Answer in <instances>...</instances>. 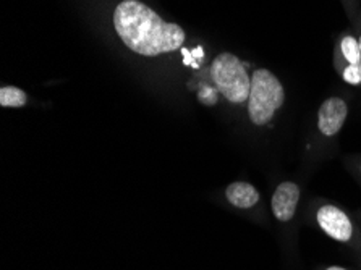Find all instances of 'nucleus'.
Returning <instances> with one entry per match:
<instances>
[{
	"label": "nucleus",
	"mask_w": 361,
	"mask_h": 270,
	"mask_svg": "<svg viewBox=\"0 0 361 270\" xmlns=\"http://www.w3.org/2000/svg\"><path fill=\"white\" fill-rule=\"evenodd\" d=\"M114 26L130 51L145 57L178 51L185 31L177 23H167L140 0H123L114 12Z\"/></svg>",
	"instance_id": "obj_1"
},
{
	"label": "nucleus",
	"mask_w": 361,
	"mask_h": 270,
	"mask_svg": "<svg viewBox=\"0 0 361 270\" xmlns=\"http://www.w3.org/2000/svg\"><path fill=\"white\" fill-rule=\"evenodd\" d=\"M286 92L282 82L269 70L259 68L251 76V90L248 96V115L251 123L262 126L274 118L282 107Z\"/></svg>",
	"instance_id": "obj_2"
},
{
	"label": "nucleus",
	"mask_w": 361,
	"mask_h": 270,
	"mask_svg": "<svg viewBox=\"0 0 361 270\" xmlns=\"http://www.w3.org/2000/svg\"><path fill=\"white\" fill-rule=\"evenodd\" d=\"M209 73L217 91L228 102L242 104L248 101L251 90V76L248 75L246 67L237 55L231 52L219 54L212 60Z\"/></svg>",
	"instance_id": "obj_3"
},
{
	"label": "nucleus",
	"mask_w": 361,
	"mask_h": 270,
	"mask_svg": "<svg viewBox=\"0 0 361 270\" xmlns=\"http://www.w3.org/2000/svg\"><path fill=\"white\" fill-rule=\"evenodd\" d=\"M314 222L321 231L342 245H350L357 241V227L348 214L336 204L322 202L314 212Z\"/></svg>",
	"instance_id": "obj_4"
},
{
	"label": "nucleus",
	"mask_w": 361,
	"mask_h": 270,
	"mask_svg": "<svg viewBox=\"0 0 361 270\" xmlns=\"http://www.w3.org/2000/svg\"><path fill=\"white\" fill-rule=\"evenodd\" d=\"M302 190L295 181H282L272 192L271 211L279 223H290L297 216Z\"/></svg>",
	"instance_id": "obj_5"
},
{
	"label": "nucleus",
	"mask_w": 361,
	"mask_h": 270,
	"mask_svg": "<svg viewBox=\"0 0 361 270\" xmlns=\"http://www.w3.org/2000/svg\"><path fill=\"white\" fill-rule=\"evenodd\" d=\"M348 115L347 102L341 97H329L318 110V128L324 136H336Z\"/></svg>",
	"instance_id": "obj_6"
},
{
	"label": "nucleus",
	"mask_w": 361,
	"mask_h": 270,
	"mask_svg": "<svg viewBox=\"0 0 361 270\" xmlns=\"http://www.w3.org/2000/svg\"><path fill=\"white\" fill-rule=\"evenodd\" d=\"M226 201L238 211H253L261 202V195L248 181H233L224 191Z\"/></svg>",
	"instance_id": "obj_7"
},
{
	"label": "nucleus",
	"mask_w": 361,
	"mask_h": 270,
	"mask_svg": "<svg viewBox=\"0 0 361 270\" xmlns=\"http://www.w3.org/2000/svg\"><path fill=\"white\" fill-rule=\"evenodd\" d=\"M26 102H28V96L20 87L4 86L0 90V106L2 107H23Z\"/></svg>",
	"instance_id": "obj_8"
},
{
	"label": "nucleus",
	"mask_w": 361,
	"mask_h": 270,
	"mask_svg": "<svg viewBox=\"0 0 361 270\" xmlns=\"http://www.w3.org/2000/svg\"><path fill=\"white\" fill-rule=\"evenodd\" d=\"M341 49L348 65H361V49L358 39H355L353 36H345L342 39Z\"/></svg>",
	"instance_id": "obj_9"
},
{
	"label": "nucleus",
	"mask_w": 361,
	"mask_h": 270,
	"mask_svg": "<svg viewBox=\"0 0 361 270\" xmlns=\"http://www.w3.org/2000/svg\"><path fill=\"white\" fill-rule=\"evenodd\" d=\"M217 87H211L207 85H202L198 91V99L204 106H214L217 102Z\"/></svg>",
	"instance_id": "obj_10"
},
{
	"label": "nucleus",
	"mask_w": 361,
	"mask_h": 270,
	"mask_svg": "<svg viewBox=\"0 0 361 270\" xmlns=\"http://www.w3.org/2000/svg\"><path fill=\"white\" fill-rule=\"evenodd\" d=\"M343 80H345L348 85L357 86L361 82V65H348V67L343 70Z\"/></svg>",
	"instance_id": "obj_11"
},
{
	"label": "nucleus",
	"mask_w": 361,
	"mask_h": 270,
	"mask_svg": "<svg viewBox=\"0 0 361 270\" xmlns=\"http://www.w3.org/2000/svg\"><path fill=\"white\" fill-rule=\"evenodd\" d=\"M324 270H347V269L341 267V266H329V267H326Z\"/></svg>",
	"instance_id": "obj_12"
},
{
	"label": "nucleus",
	"mask_w": 361,
	"mask_h": 270,
	"mask_svg": "<svg viewBox=\"0 0 361 270\" xmlns=\"http://www.w3.org/2000/svg\"><path fill=\"white\" fill-rule=\"evenodd\" d=\"M358 42H360V49H361V36H360V41Z\"/></svg>",
	"instance_id": "obj_13"
},
{
	"label": "nucleus",
	"mask_w": 361,
	"mask_h": 270,
	"mask_svg": "<svg viewBox=\"0 0 361 270\" xmlns=\"http://www.w3.org/2000/svg\"><path fill=\"white\" fill-rule=\"evenodd\" d=\"M360 173H361V164H360Z\"/></svg>",
	"instance_id": "obj_14"
}]
</instances>
